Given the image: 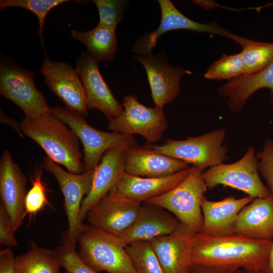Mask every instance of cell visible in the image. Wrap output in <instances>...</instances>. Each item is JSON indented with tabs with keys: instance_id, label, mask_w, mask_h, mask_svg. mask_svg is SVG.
Listing matches in <instances>:
<instances>
[{
	"instance_id": "obj_10",
	"label": "cell",
	"mask_w": 273,
	"mask_h": 273,
	"mask_svg": "<svg viewBox=\"0 0 273 273\" xmlns=\"http://www.w3.org/2000/svg\"><path fill=\"white\" fill-rule=\"evenodd\" d=\"M35 74L8 62L0 66V94L24 112L26 116L37 117L52 114V108L34 83Z\"/></svg>"
},
{
	"instance_id": "obj_5",
	"label": "cell",
	"mask_w": 273,
	"mask_h": 273,
	"mask_svg": "<svg viewBox=\"0 0 273 273\" xmlns=\"http://www.w3.org/2000/svg\"><path fill=\"white\" fill-rule=\"evenodd\" d=\"M52 114L67 125L81 143L84 172L95 169L108 150L113 148L127 150L136 145L133 135L96 129L89 124L84 116L67 108L55 107Z\"/></svg>"
},
{
	"instance_id": "obj_26",
	"label": "cell",
	"mask_w": 273,
	"mask_h": 273,
	"mask_svg": "<svg viewBox=\"0 0 273 273\" xmlns=\"http://www.w3.org/2000/svg\"><path fill=\"white\" fill-rule=\"evenodd\" d=\"M61 267L55 250L31 243L28 251L15 257L14 273H60Z\"/></svg>"
},
{
	"instance_id": "obj_15",
	"label": "cell",
	"mask_w": 273,
	"mask_h": 273,
	"mask_svg": "<svg viewBox=\"0 0 273 273\" xmlns=\"http://www.w3.org/2000/svg\"><path fill=\"white\" fill-rule=\"evenodd\" d=\"M27 182L26 175L13 160L10 151L6 150L0 159V202L7 211L15 232L25 217Z\"/></svg>"
},
{
	"instance_id": "obj_30",
	"label": "cell",
	"mask_w": 273,
	"mask_h": 273,
	"mask_svg": "<svg viewBox=\"0 0 273 273\" xmlns=\"http://www.w3.org/2000/svg\"><path fill=\"white\" fill-rule=\"evenodd\" d=\"M69 1L68 0H1L0 1V10L3 11L5 9L9 7H20L33 13L38 21V34L43 42V28L47 14L54 7Z\"/></svg>"
},
{
	"instance_id": "obj_14",
	"label": "cell",
	"mask_w": 273,
	"mask_h": 273,
	"mask_svg": "<svg viewBox=\"0 0 273 273\" xmlns=\"http://www.w3.org/2000/svg\"><path fill=\"white\" fill-rule=\"evenodd\" d=\"M40 72L50 89L67 108L88 116L85 91L75 69L68 63L53 61L46 57Z\"/></svg>"
},
{
	"instance_id": "obj_11",
	"label": "cell",
	"mask_w": 273,
	"mask_h": 273,
	"mask_svg": "<svg viewBox=\"0 0 273 273\" xmlns=\"http://www.w3.org/2000/svg\"><path fill=\"white\" fill-rule=\"evenodd\" d=\"M161 19L158 28L144 35L134 43L132 51L146 56L152 55L157 39L166 32L186 29L197 33H207L228 37L236 41L239 35L232 33L216 21L201 23L191 20L182 14L170 0H159Z\"/></svg>"
},
{
	"instance_id": "obj_23",
	"label": "cell",
	"mask_w": 273,
	"mask_h": 273,
	"mask_svg": "<svg viewBox=\"0 0 273 273\" xmlns=\"http://www.w3.org/2000/svg\"><path fill=\"white\" fill-rule=\"evenodd\" d=\"M190 169L159 177H142L124 171L113 189L124 197L141 203L173 189L186 178Z\"/></svg>"
},
{
	"instance_id": "obj_25",
	"label": "cell",
	"mask_w": 273,
	"mask_h": 273,
	"mask_svg": "<svg viewBox=\"0 0 273 273\" xmlns=\"http://www.w3.org/2000/svg\"><path fill=\"white\" fill-rule=\"evenodd\" d=\"M115 28H109L98 25L94 29L86 31H71V36L83 43L88 54L98 60L112 62L115 57L117 42Z\"/></svg>"
},
{
	"instance_id": "obj_8",
	"label": "cell",
	"mask_w": 273,
	"mask_h": 273,
	"mask_svg": "<svg viewBox=\"0 0 273 273\" xmlns=\"http://www.w3.org/2000/svg\"><path fill=\"white\" fill-rule=\"evenodd\" d=\"M42 167L56 178L64 196L68 222L64 244L75 247L83 224L80 218L81 203L90 191L95 168L81 174L72 173L62 169L48 156L44 158Z\"/></svg>"
},
{
	"instance_id": "obj_18",
	"label": "cell",
	"mask_w": 273,
	"mask_h": 273,
	"mask_svg": "<svg viewBox=\"0 0 273 273\" xmlns=\"http://www.w3.org/2000/svg\"><path fill=\"white\" fill-rule=\"evenodd\" d=\"M179 223L178 219L164 208L144 202L133 225L122 235L115 237L125 247L135 241H149L169 235Z\"/></svg>"
},
{
	"instance_id": "obj_32",
	"label": "cell",
	"mask_w": 273,
	"mask_h": 273,
	"mask_svg": "<svg viewBox=\"0 0 273 273\" xmlns=\"http://www.w3.org/2000/svg\"><path fill=\"white\" fill-rule=\"evenodd\" d=\"M100 16L99 25L116 28L123 18L127 2L121 0H95Z\"/></svg>"
},
{
	"instance_id": "obj_2",
	"label": "cell",
	"mask_w": 273,
	"mask_h": 273,
	"mask_svg": "<svg viewBox=\"0 0 273 273\" xmlns=\"http://www.w3.org/2000/svg\"><path fill=\"white\" fill-rule=\"evenodd\" d=\"M20 128L22 133L39 145L53 161L71 173L84 172L80 140L58 118L52 114L37 117L25 116Z\"/></svg>"
},
{
	"instance_id": "obj_35",
	"label": "cell",
	"mask_w": 273,
	"mask_h": 273,
	"mask_svg": "<svg viewBox=\"0 0 273 273\" xmlns=\"http://www.w3.org/2000/svg\"><path fill=\"white\" fill-rule=\"evenodd\" d=\"M11 218L3 204L0 202V243L9 247L16 246L18 242L14 235Z\"/></svg>"
},
{
	"instance_id": "obj_33",
	"label": "cell",
	"mask_w": 273,
	"mask_h": 273,
	"mask_svg": "<svg viewBox=\"0 0 273 273\" xmlns=\"http://www.w3.org/2000/svg\"><path fill=\"white\" fill-rule=\"evenodd\" d=\"M55 251L61 267L70 273H100L82 260L75 246L64 244Z\"/></svg>"
},
{
	"instance_id": "obj_7",
	"label": "cell",
	"mask_w": 273,
	"mask_h": 273,
	"mask_svg": "<svg viewBox=\"0 0 273 273\" xmlns=\"http://www.w3.org/2000/svg\"><path fill=\"white\" fill-rule=\"evenodd\" d=\"M255 150L250 147L243 157L231 164L221 163L203 172L208 189L221 185L244 192L254 198H266L272 193L262 182Z\"/></svg>"
},
{
	"instance_id": "obj_16",
	"label": "cell",
	"mask_w": 273,
	"mask_h": 273,
	"mask_svg": "<svg viewBox=\"0 0 273 273\" xmlns=\"http://www.w3.org/2000/svg\"><path fill=\"white\" fill-rule=\"evenodd\" d=\"M195 233L180 222L172 233L149 241L164 273H189Z\"/></svg>"
},
{
	"instance_id": "obj_9",
	"label": "cell",
	"mask_w": 273,
	"mask_h": 273,
	"mask_svg": "<svg viewBox=\"0 0 273 273\" xmlns=\"http://www.w3.org/2000/svg\"><path fill=\"white\" fill-rule=\"evenodd\" d=\"M122 105L123 112L109 121V130L126 135L139 134L152 144L159 141L168 128L163 109L147 107L133 95L124 97Z\"/></svg>"
},
{
	"instance_id": "obj_31",
	"label": "cell",
	"mask_w": 273,
	"mask_h": 273,
	"mask_svg": "<svg viewBox=\"0 0 273 273\" xmlns=\"http://www.w3.org/2000/svg\"><path fill=\"white\" fill-rule=\"evenodd\" d=\"M42 167L36 168L32 178V187L27 192L25 201V216L28 215L29 220L36 215L45 205L49 204L46 195V188L42 180Z\"/></svg>"
},
{
	"instance_id": "obj_4",
	"label": "cell",
	"mask_w": 273,
	"mask_h": 273,
	"mask_svg": "<svg viewBox=\"0 0 273 273\" xmlns=\"http://www.w3.org/2000/svg\"><path fill=\"white\" fill-rule=\"evenodd\" d=\"M202 173L198 167L192 165L188 176L179 184L144 202L164 208L195 233H201L203 223L201 202L208 189Z\"/></svg>"
},
{
	"instance_id": "obj_12",
	"label": "cell",
	"mask_w": 273,
	"mask_h": 273,
	"mask_svg": "<svg viewBox=\"0 0 273 273\" xmlns=\"http://www.w3.org/2000/svg\"><path fill=\"white\" fill-rule=\"evenodd\" d=\"M141 203L132 201L112 189L87 212L90 225L115 236L125 233L136 220Z\"/></svg>"
},
{
	"instance_id": "obj_24",
	"label": "cell",
	"mask_w": 273,
	"mask_h": 273,
	"mask_svg": "<svg viewBox=\"0 0 273 273\" xmlns=\"http://www.w3.org/2000/svg\"><path fill=\"white\" fill-rule=\"evenodd\" d=\"M270 90L273 107V61L261 70L248 75L242 74L228 80L218 88L219 94L227 98V105L234 113H240L248 98L258 90Z\"/></svg>"
},
{
	"instance_id": "obj_3",
	"label": "cell",
	"mask_w": 273,
	"mask_h": 273,
	"mask_svg": "<svg viewBox=\"0 0 273 273\" xmlns=\"http://www.w3.org/2000/svg\"><path fill=\"white\" fill-rule=\"evenodd\" d=\"M77 242L79 255L97 271L136 273L125 247L115 236L83 223Z\"/></svg>"
},
{
	"instance_id": "obj_20",
	"label": "cell",
	"mask_w": 273,
	"mask_h": 273,
	"mask_svg": "<svg viewBox=\"0 0 273 273\" xmlns=\"http://www.w3.org/2000/svg\"><path fill=\"white\" fill-rule=\"evenodd\" d=\"M186 162L157 152L147 145H135L126 151L125 171L142 177H159L187 169Z\"/></svg>"
},
{
	"instance_id": "obj_39",
	"label": "cell",
	"mask_w": 273,
	"mask_h": 273,
	"mask_svg": "<svg viewBox=\"0 0 273 273\" xmlns=\"http://www.w3.org/2000/svg\"><path fill=\"white\" fill-rule=\"evenodd\" d=\"M262 272V273H273V240L266 266Z\"/></svg>"
},
{
	"instance_id": "obj_19",
	"label": "cell",
	"mask_w": 273,
	"mask_h": 273,
	"mask_svg": "<svg viewBox=\"0 0 273 273\" xmlns=\"http://www.w3.org/2000/svg\"><path fill=\"white\" fill-rule=\"evenodd\" d=\"M126 151L121 148L108 150L95 168L90 191L81 205L80 218L82 221L89 210L115 186L125 171Z\"/></svg>"
},
{
	"instance_id": "obj_37",
	"label": "cell",
	"mask_w": 273,
	"mask_h": 273,
	"mask_svg": "<svg viewBox=\"0 0 273 273\" xmlns=\"http://www.w3.org/2000/svg\"><path fill=\"white\" fill-rule=\"evenodd\" d=\"M189 273H238V270L234 271L212 266L192 265Z\"/></svg>"
},
{
	"instance_id": "obj_41",
	"label": "cell",
	"mask_w": 273,
	"mask_h": 273,
	"mask_svg": "<svg viewBox=\"0 0 273 273\" xmlns=\"http://www.w3.org/2000/svg\"><path fill=\"white\" fill-rule=\"evenodd\" d=\"M63 273H70V272H68V271H66V270H65V271L64 272H63Z\"/></svg>"
},
{
	"instance_id": "obj_34",
	"label": "cell",
	"mask_w": 273,
	"mask_h": 273,
	"mask_svg": "<svg viewBox=\"0 0 273 273\" xmlns=\"http://www.w3.org/2000/svg\"><path fill=\"white\" fill-rule=\"evenodd\" d=\"M258 170L265 179L267 188L273 193V140H266L263 150L256 154Z\"/></svg>"
},
{
	"instance_id": "obj_27",
	"label": "cell",
	"mask_w": 273,
	"mask_h": 273,
	"mask_svg": "<svg viewBox=\"0 0 273 273\" xmlns=\"http://www.w3.org/2000/svg\"><path fill=\"white\" fill-rule=\"evenodd\" d=\"M242 47L241 52L244 64V73L258 72L273 61V43L254 41L239 36L237 42Z\"/></svg>"
},
{
	"instance_id": "obj_17",
	"label": "cell",
	"mask_w": 273,
	"mask_h": 273,
	"mask_svg": "<svg viewBox=\"0 0 273 273\" xmlns=\"http://www.w3.org/2000/svg\"><path fill=\"white\" fill-rule=\"evenodd\" d=\"M135 59L145 68L155 106L162 109L180 93L182 77L186 73H191L181 67L170 65L160 57L138 55Z\"/></svg>"
},
{
	"instance_id": "obj_1",
	"label": "cell",
	"mask_w": 273,
	"mask_h": 273,
	"mask_svg": "<svg viewBox=\"0 0 273 273\" xmlns=\"http://www.w3.org/2000/svg\"><path fill=\"white\" fill-rule=\"evenodd\" d=\"M272 242V240H255L237 234L212 236L195 233L191 251V264L234 271L247 269L262 271Z\"/></svg>"
},
{
	"instance_id": "obj_38",
	"label": "cell",
	"mask_w": 273,
	"mask_h": 273,
	"mask_svg": "<svg viewBox=\"0 0 273 273\" xmlns=\"http://www.w3.org/2000/svg\"><path fill=\"white\" fill-rule=\"evenodd\" d=\"M1 122L3 123H8L9 125L11 126L14 127L15 129L19 131V132H21V128H20V124H18V123L14 120V119H11L9 117L6 116L3 111H1Z\"/></svg>"
},
{
	"instance_id": "obj_22",
	"label": "cell",
	"mask_w": 273,
	"mask_h": 273,
	"mask_svg": "<svg viewBox=\"0 0 273 273\" xmlns=\"http://www.w3.org/2000/svg\"><path fill=\"white\" fill-rule=\"evenodd\" d=\"M235 234L259 240H273V193L254 198L240 211L235 226Z\"/></svg>"
},
{
	"instance_id": "obj_13",
	"label": "cell",
	"mask_w": 273,
	"mask_h": 273,
	"mask_svg": "<svg viewBox=\"0 0 273 273\" xmlns=\"http://www.w3.org/2000/svg\"><path fill=\"white\" fill-rule=\"evenodd\" d=\"M99 61L88 53L83 52L76 60L75 70L83 85L88 109H97L109 121L123 111L102 77L98 67Z\"/></svg>"
},
{
	"instance_id": "obj_29",
	"label": "cell",
	"mask_w": 273,
	"mask_h": 273,
	"mask_svg": "<svg viewBox=\"0 0 273 273\" xmlns=\"http://www.w3.org/2000/svg\"><path fill=\"white\" fill-rule=\"evenodd\" d=\"M244 64L240 53L223 54L208 67L204 74L207 79L228 80L244 73Z\"/></svg>"
},
{
	"instance_id": "obj_28",
	"label": "cell",
	"mask_w": 273,
	"mask_h": 273,
	"mask_svg": "<svg viewBox=\"0 0 273 273\" xmlns=\"http://www.w3.org/2000/svg\"><path fill=\"white\" fill-rule=\"evenodd\" d=\"M125 248L136 273H164L149 241H135Z\"/></svg>"
},
{
	"instance_id": "obj_6",
	"label": "cell",
	"mask_w": 273,
	"mask_h": 273,
	"mask_svg": "<svg viewBox=\"0 0 273 273\" xmlns=\"http://www.w3.org/2000/svg\"><path fill=\"white\" fill-rule=\"evenodd\" d=\"M225 136V129L220 128L185 140H167L160 145H147L157 152L192 164L203 172L228 159L227 147L222 145Z\"/></svg>"
},
{
	"instance_id": "obj_21",
	"label": "cell",
	"mask_w": 273,
	"mask_h": 273,
	"mask_svg": "<svg viewBox=\"0 0 273 273\" xmlns=\"http://www.w3.org/2000/svg\"><path fill=\"white\" fill-rule=\"evenodd\" d=\"M254 199L249 196L240 199L230 196L214 201L204 196L201 202L203 216L201 233L212 236L235 234L234 226L238 214Z\"/></svg>"
},
{
	"instance_id": "obj_40",
	"label": "cell",
	"mask_w": 273,
	"mask_h": 273,
	"mask_svg": "<svg viewBox=\"0 0 273 273\" xmlns=\"http://www.w3.org/2000/svg\"><path fill=\"white\" fill-rule=\"evenodd\" d=\"M238 273H262V272L252 269H240L238 270Z\"/></svg>"
},
{
	"instance_id": "obj_36",
	"label": "cell",
	"mask_w": 273,
	"mask_h": 273,
	"mask_svg": "<svg viewBox=\"0 0 273 273\" xmlns=\"http://www.w3.org/2000/svg\"><path fill=\"white\" fill-rule=\"evenodd\" d=\"M15 260L12 249L8 247L0 251V273H14Z\"/></svg>"
}]
</instances>
